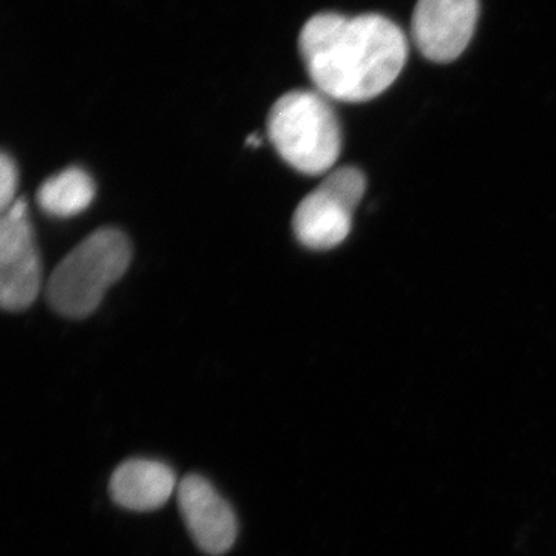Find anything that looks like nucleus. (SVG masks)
Returning <instances> with one entry per match:
<instances>
[{"mask_svg":"<svg viewBox=\"0 0 556 556\" xmlns=\"http://www.w3.org/2000/svg\"><path fill=\"white\" fill-rule=\"evenodd\" d=\"M97 195V186L89 172L68 167L42 182L38 203L51 217L70 218L90 206Z\"/></svg>","mask_w":556,"mask_h":556,"instance_id":"9","label":"nucleus"},{"mask_svg":"<svg viewBox=\"0 0 556 556\" xmlns=\"http://www.w3.org/2000/svg\"><path fill=\"white\" fill-rule=\"evenodd\" d=\"M130 262L131 243L126 233L115 228L94 230L58 263L47 283V302L61 316H90Z\"/></svg>","mask_w":556,"mask_h":556,"instance_id":"2","label":"nucleus"},{"mask_svg":"<svg viewBox=\"0 0 556 556\" xmlns=\"http://www.w3.org/2000/svg\"><path fill=\"white\" fill-rule=\"evenodd\" d=\"M365 189L367 178L357 167L331 172L295 208L292 217L295 239L316 251L342 244L353 228L354 211L364 199Z\"/></svg>","mask_w":556,"mask_h":556,"instance_id":"4","label":"nucleus"},{"mask_svg":"<svg viewBox=\"0 0 556 556\" xmlns=\"http://www.w3.org/2000/svg\"><path fill=\"white\" fill-rule=\"evenodd\" d=\"M268 137L292 169L327 174L342 152V129L320 91L292 90L278 98L268 116Z\"/></svg>","mask_w":556,"mask_h":556,"instance_id":"3","label":"nucleus"},{"mask_svg":"<svg viewBox=\"0 0 556 556\" xmlns=\"http://www.w3.org/2000/svg\"><path fill=\"white\" fill-rule=\"evenodd\" d=\"M42 287V266L27 201L17 199L0 218V303L10 313L30 308Z\"/></svg>","mask_w":556,"mask_h":556,"instance_id":"5","label":"nucleus"},{"mask_svg":"<svg viewBox=\"0 0 556 556\" xmlns=\"http://www.w3.org/2000/svg\"><path fill=\"white\" fill-rule=\"evenodd\" d=\"M478 17L479 0H417L413 40L428 61H455L473 38Z\"/></svg>","mask_w":556,"mask_h":556,"instance_id":"6","label":"nucleus"},{"mask_svg":"<svg viewBox=\"0 0 556 556\" xmlns=\"http://www.w3.org/2000/svg\"><path fill=\"white\" fill-rule=\"evenodd\" d=\"M260 138L257 137V135H251V137H248L247 139V144L248 146H260Z\"/></svg>","mask_w":556,"mask_h":556,"instance_id":"11","label":"nucleus"},{"mask_svg":"<svg viewBox=\"0 0 556 556\" xmlns=\"http://www.w3.org/2000/svg\"><path fill=\"white\" fill-rule=\"evenodd\" d=\"M177 500L182 521L200 551L211 556L228 554L239 535V521L212 482L188 475L178 484Z\"/></svg>","mask_w":556,"mask_h":556,"instance_id":"7","label":"nucleus"},{"mask_svg":"<svg viewBox=\"0 0 556 556\" xmlns=\"http://www.w3.org/2000/svg\"><path fill=\"white\" fill-rule=\"evenodd\" d=\"M177 489V477L167 464L142 457L121 464L113 471L109 485L112 500L134 511L163 507Z\"/></svg>","mask_w":556,"mask_h":556,"instance_id":"8","label":"nucleus"},{"mask_svg":"<svg viewBox=\"0 0 556 556\" xmlns=\"http://www.w3.org/2000/svg\"><path fill=\"white\" fill-rule=\"evenodd\" d=\"M299 50L317 91L342 102L378 98L408 56L404 31L380 14H316L300 31Z\"/></svg>","mask_w":556,"mask_h":556,"instance_id":"1","label":"nucleus"},{"mask_svg":"<svg viewBox=\"0 0 556 556\" xmlns=\"http://www.w3.org/2000/svg\"><path fill=\"white\" fill-rule=\"evenodd\" d=\"M20 170L9 153L0 156V212L7 211L17 200Z\"/></svg>","mask_w":556,"mask_h":556,"instance_id":"10","label":"nucleus"}]
</instances>
